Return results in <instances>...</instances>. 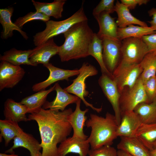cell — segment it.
<instances>
[{
    "mask_svg": "<svg viewBox=\"0 0 156 156\" xmlns=\"http://www.w3.org/2000/svg\"><path fill=\"white\" fill-rule=\"evenodd\" d=\"M28 113L27 107L20 102L8 99L4 104L3 114L5 119L18 122L29 120L26 116Z\"/></svg>",
    "mask_w": 156,
    "mask_h": 156,
    "instance_id": "obj_21",
    "label": "cell"
},
{
    "mask_svg": "<svg viewBox=\"0 0 156 156\" xmlns=\"http://www.w3.org/2000/svg\"><path fill=\"white\" fill-rule=\"evenodd\" d=\"M117 145L118 150L133 156H150V151L136 137H121Z\"/></svg>",
    "mask_w": 156,
    "mask_h": 156,
    "instance_id": "obj_19",
    "label": "cell"
},
{
    "mask_svg": "<svg viewBox=\"0 0 156 156\" xmlns=\"http://www.w3.org/2000/svg\"><path fill=\"white\" fill-rule=\"evenodd\" d=\"M88 156H117V151L110 145H105L95 149L90 150Z\"/></svg>",
    "mask_w": 156,
    "mask_h": 156,
    "instance_id": "obj_36",
    "label": "cell"
},
{
    "mask_svg": "<svg viewBox=\"0 0 156 156\" xmlns=\"http://www.w3.org/2000/svg\"><path fill=\"white\" fill-rule=\"evenodd\" d=\"M55 85L47 90H42L23 99L21 103L27 108L28 113H31L42 108L46 101L48 95L55 90Z\"/></svg>",
    "mask_w": 156,
    "mask_h": 156,
    "instance_id": "obj_26",
    "label": "cell"
},
{
    "mask_svg": "<svg viewBox=\"0 0 156 156\" xmlns=\"http://www.w3.org/2000/svg\"><path fill=\"white\" fill-rule=\"evenodd\" d=\"M59 47L52 38L32 49L29 60L34 66H37L39 64H47L51 57L58 54Z\"/></svg>",
    "mask_w": 156,
    "mask_h": 156,
    "instance_id": "obj_13",
    "label": "cell"
},
{
    "mask_svg": "<svg viewBox=\"0 0 156 156\" xmlns=\"http://www.w3.org/2000/svg\"><path fill=\"white\" fill-rule=\"evenodd\" d=\"M14 144L10 149L6 151L5 153L14 154L13 150L20 147L28 150L31 156L40 152L42 147L40 143L31 134L24 132L23 131L14 139Z\"/></svg>",
    "mask_w": 156,
    "mask_h": 156,
    "instance_id": "obj_22",
    "label": "cell"
},
{
    "mask_svg": "<svg viewBox=\"0 0 156 156\" xmlns=\"http://www.w3.org/2000/svg\"><path fill=\"white\" fill-rule=\"evenodd\" d=\"M87 127L91 131L87 139L92 149H95L105 145L111 146L118 137V127L114 115L107 112L105 117L91 114L90 118L86 122Z\"/></svg>",
    "mask_w": 156,
    "mask_h": 156,
    "instance_id": "obj_3",
    "label": "cell"
},
{
    "mask_svg": "<svg viewBox=\"0 0 156 156\" xmlns=\"http://www.w3.org/2000/svg\"><path fill=\"white\" fill-rule=\"evenodd\" d=\"M65 0H55L51 3L40 2L34 0L31 2L36 11L41 12L47 16L58 19L62 17Z\"/></svg>",
    "mask_w": 156,
    "mask_h": 156,
    "instance_id": "obj_24",
    "label": "cell"
},
{
    "mask_svg": "<svg viewBox=\"0 0 156 156\" xmlns=\"http://www.w3.org/2000/svg\"><path fill=\"white\" fill-rule=\"evenodd\" d=\"M81 99L79 98L76 103V108L74 112L70 115L69 121L73 129V138L86 140L88 136L83 133V127L85 125L87 117L85 116L86 114L89 110L86 109L82 110L80 109Z\"/></svg>",
    "mask_w": 156,
    "mask_h": 156,
    "instance_id": "obj_17",
    "label": "cell"
},
{
    "mask_svg": "<svg viewBox=\"0 0 156 156\" xmlns=\"http://www.w3.org/2000/svg\"><path fill=\"white\" fill-rule=\"evenodd\" d=\"M149 16L152 17V20L148 22L150 24V27L155 31H156V8H153L148 11Z\"/></svg>",
    "mask_w": 156,
    "mask_h": 156,
    "instance_id": "obj_39",
    "label": "cell"
},
{
    "mask_svg": "<svg viewBox=\"0 0 156 156\" xmlns=\"http://www.w3.org/2000/svg\"><path fill=\"white\" fill-rule=\"evenodd\" d=\"M143 71L140 77L143 82L156 75V53L149 52L139 64Z\"/></svg>",
    "mask_w": 156,
    "mask_h": 156,
    "instance_id": "obj_32",
    "label": "cell"
},
{
    "mask_svg": "<svg viewBox=\"0 0 156 156\" xmlns=\"http://www.w3.org/2000/svg\"><path fill=\"white\" fill-rule=\"evenodd\" d=\"M142 71L140 64L128 63L120 61L112 74V78L119 93L126 87L133 86Z\"/></svg>",
    "mask_w": 156,
    "mask_h": 156,
    "instance_id": "obj_6",
    "label": "cell"
},
{
    "mask_svg": "<svg viewBox=\"0 0 156 156\" xmlns=\"http://www.w3.org/2000/svg\"><path fill=\"white\" fill-rule=\"evenodd\" d=\"M120 94L119 106L121 113L133 110L141 103H148L143 82L140 77L133 86L125 87Z\"/></svg>",
    "mask_w": 156,
    "mask_h": 156,
    "instance_id": "obj_7",
    "label": "cell"
},
{
    "mask_svg": "<svg viewBox=\"0 0 156 156\" xmlns=\"http://www.w3.org/2000/svg\"><path fill=\"white\" fill-rule=\"evenodd\" d=\"M79 73L77 77L73 80V83L64 89L68 93L74 94L80 99L87 107H90L98 113L101 112L102 108H97L89 103L85 99L84 97L89 94L88 91L86 90L85 81L88 77L96 75L98 71L96 68L91 64L83 63L79 69Z\"/></svg>",
    "mask_w": 156,
    "mask_h": 156,
    "instance_id": "obj_5",
    "label": "cell"
},
{
    "mask_svg": "<svg viewBox=\"0 0 156 156\" xmlns=\"http://www.w3.org/2000/svg\"><path fill=\"white\" fill-rule=\"evenodd\" d=\"M153 149H156V140L153 144Z\"/></svg>",
    "mask_w": 156,
    "mask_h": 156,
    "instance_id": "obj_44",
    "label": "cell"
},
{
    "mask_svg": "<svg viewBox=\"0 0 156 156\" xmlns=\"http://www.w3.org/2000/svg\"><path fill=\"white\" fill-rule=\"evenodd\" d=\"M129 10L127 6L117 1L115 5V12L117 14L118 18L116 22L118 27L123 28L134 24L142 26H148L146 22L134 16Z\"/></svg>",
    "mask_w": 156,
    "mask_h": 156,
    "instance_id": "obj_23",
    "label": "cell"
},
{
    "mask_svg": "<svg viewBox=\"0 0 156 156\" xmlns=\"http://www.w3.org/2000/svg\"><path fill=\"white\" fill-rule=\"evenodd\" d=\"M94 33L87 21L78 23L64 34V42L59 46L58 55L62 62L89 55V46Z\"/></svg>",
    "mask_w": 156,
    "mask_h": 156,
    "instance_id": "obj_2",
    "label": "cell"
},
{
    "mask_svg": "<svg viewBox=\"0 0 156 156\" xmlns=\"http://www.w3.org/2000/svg\"><path fill=\"white\" fill-rule=\"evenodd\" d=\"M149 0H120V2L126 5L129 10L135 9L138 5H140L147 4Z\"/></svg>",
    "mask_w": 156,
    "mask_h": 156,
    "instance_id": "obj_38",
    "label": "cell"
},
{
    "mask_svg": "<svg viewBox=\"0 0 156 156\" xmlns=\"http://www.w3.org/2000/svg\"><path fill=\"white\" fill-rule=\"evenodd\" d=\"M121 61L130 64H139L149 52L142 38L130 37L122 40Z\"/></svg>",
    "mask_w": 156,
    "mask_h": 156,
    "instance_id": "obj_8",
    "label": "cell"
},
{
    "mask_svg": "<svg viewBox=\"0 0 156 156\" xmlns=\"http://www.w3.org/2000/svg\"><path fill=\"white\" fill-rule=\"evenodd\" d=\"M43 66L49 70V76L45 80L33 86L32 89L34 92H37L45 90L47 87L58 81L64 80L68 81L69 77L78 75L79 73V69H63L56 67L50 63Z\"/></svg>",
    "mask_w": 156,
    "mask_h": 156,
    "instance_id": "obj_12",
    "label": "cell"
},
{
    "mask_svg": "<svg viewBox=\"0 0 156 156\" xmlns=\"http://www.w3.org/2000/svg\"><path fill=\"white\" fill-rule=\"evenodd\" d=\"M114 0H101L94 9L92 14L94 16L100 13L106 12L110 14L115 12Z\"/></svg>",
    "mask_w": 156,
    "mask_h": 156,
    "instance_id": "obj_34",
    "label": "cell"
},
{
    "mask_svg": "<svg viewBox=\"0 0 156 156\" xmlns=\"http://www.w3.org/2000/svg\"><path fill=\"white\" fill-rule=\"evenodd\" d=\"M102 40L104 63L107 70L112 74L121 60L122 40L107 37Z\"/></svg>",
    "mask_w": 156,
    "mask_h": 156,
    "instance_id": "obj_9",
    "label": "cell"
},
{
    "mask_svg": "<svg viewBox=\"0 0 156 156\" xmlns=\"http://www.w3.org/2000/svg\"><path fill=\"white\" fill-rule=\"evenodd\" d=\"M14 11L12 7L0 9V23L3 28L1 37L4 39L11 37L13 35V31L15 30L19 32L23 38L27 40L28 37L26 33L12 21L11 18Z\"/></svg>",
    "mask_w": 156,
    "mask_h": 156,
    "instance_id": "obj_20",
    "label": "cell"
},
{
    "mask_svg": "<svg viewBox=\"0 0 156 156\" xmlns=\"http://www.w3.org/2000/svg\"><path fill=\"white\" fill-rule=\"evenodd\" d=\"M117 156H133L129 153L121 150L117 151Z\"/></svg>",
    "mask_w": 156,
    "mask_h": 156,
    "instance_id": "obj_40",
    "label": "cell"
},
{
    "mask_svg": "<svg viewBox=\"0 0 156 156\" xmlns=\"http://www.w3.org/2000/svg\"><path fill=\"white\" fill-rule=\"evenodd\" d=\"M156 33L150 27L135 26L131 25L123 28H118L117 37L122 40L127 38H141L144 36Z\"/></svg>",
    "mask_w": 156,
    "mask_h": 156,
    "instance_id": "obj_28",
    "label": "cell"
},
{
    "mask_svg": "<svg viewBox=\"0 0 156 156\" xmlns=\"http://www.w3.org/2000/svg\"><path fill=\"white\" fill-rule=\"evenodd\" d=\"M133 111L138 115L142 123H156V100L150 103H141L135 107Z\"/></svg>",
    "mask_w": 156,
    "mask_h": 156,
    "instance_id": "obj_29",
    "label": "cell"
},
{
    "mask_svg": "<svg viewBox=\"0 0 156 156\" xmlns=\"http://www.w3.org/2000/svg\"><path fill=\"white\" fill-rule=\"evenodd\" d=\"M88 53L89 55L93 57L98 63L102 73L105 74L112 77V74L106 68L103 61L102 40L98 37L96 33H94L89 48Z\"/></svg>",
    "mask_w": 156,
    "mask_h": 156,
    "instance_id": "obj_30",
    "label": "cell"
},
{
    "mask_svg": "<svg viewBox=\"0 0 156 156\" xmlns=\"http://www.w3.org/2000/svg\"><path fill=\"white\" fill-rule=\"evenodd\" d=\"M33 156H42V153L39 152L35 154Z\"/></svg>",
    "mask_w": 156,
    "mask_h": 156,
    "instance_id": "obj_43",
    "label": "cell"
},
{
    "mask_svg": "<svg viewBox=\"0 0 156 156\" xmlns=\"http://www.w3.org/2000/svg\"><path fill=\"white\" fill-rule=\"evenodd\" d=\"M0 156H18L17 155L15 154H11V155H7L5 153H0Z\"/></svg>",
    "mask_w": 156,
    "mask_h": 156,
    "instance_id": "obj_42",
    "label": "cell"
},
{
    "mask_svg": "<svg viewBox=\"0 0 156 156\" xmlns=\"http://www.w3.org/2000/svg\"><path fill=\"white\" fill-rule=\"evenodd\" d=\"M50 19V17L41 12L36 11L29 12L23 16L19 17L16 20L14 23L22 29L25 23L32 21L39 20L46 23Z\"/></svg>",
    "mask_w": 156,
    "mask_h": 156,
    "instance_id": "obj_33",
    "label": "cell"
},
{
    "mask_svg": "<svg viewBox=\"0 0 156 156\" xmlns=\"http://www.w3.org/2000/svg\"><path fill=\"white\" fill-rule=\"evenodd\" d=\"M32 51V49L22 50L13 48L5 51L0 56V60L8 62L17 66L23 64L34 66L29 59Z\"/></svg>",
    "mask_w": 156,
    "mask_h": 156,
    "instance_id": "obj_25",
    "label": "cell"
},
{
    "mask_svg": "<svg viewBox=\"0 0 156 156\" xmlns=\"http://www.w3.org/2000/svg\"><path fill=\"white\" fill-rule=\"evenodd\" d=\"M55 86V90L56 92L55 98L51 102L46 101L42 106L43 108L63 111L68 105L76 103L79 98L78 96L69 94L62 89L57 83H56Z\"/></svg>",
    "mask_w": 156,
    "mask_h": 156,
    "instance_id": "obj_16",
    "label": "cell"
},
{
    "mask_svg": "<svg viewBox=\"0 0 156 156\" xmlns=\"http://www.w3.org/2000/svg\"><path fill=\"white\" fill-rule=\"evenodd\" d=\"M90 144L86 140L70 137L60 143L58 148V156H66L70 153L78 154L79 156H87Z\"/></svg>",
    "mask_w": 156,
    "mask_h": 156,
    "instance_id": "obj_15",
    "label": "cell"
},
{
    "mask_svg": "<svg viewBox=\"0 0 156 156\" xmlns=\"http://www.w3.org/2000/svg\"><path fill=\"white\" fill-rule=\"evenodd\" d=\"M142 38L146 44L149 52L156 53V33L144 36Z\"/></svg>",
    "mask_w": 156,
    "mask_h": 156,
    "instance_id": "obj_37",
    "label": "cell"
},
{
    "mask_svg": "<svg viewBox=\"0 0 156 156\" xmlns=\"http://www.w3.org/2000/svg\"><path fill=\"white\" fill-rule=\"evenodd\" d=\"M135 136L137 137L150 151L156 140V123L146 124L142 123Z\"/></svg>",
    "mask_w": 156,
    "mask_h": 156,
    "instance_id": "obj_27",
    "label": "cell"
},
{
    "mask_svg": "<svg viewBox=\"0 0 156 156\" xmlns=\"http://www.w3.org/2000/svg\"><path fill=\"white\" fill-rule=\"evenodd\" d=\"M98 83L112 106L119 126L121 120V113L119 106L120 94L117 86L112 77L104 73H102L98 80Z\"/></svg>",
    "mask_w": 156,
    "mask_h": 156,
    "instance_id": "obj_10",
    "label": "cell"
},
{
    "mask_svg": "<svg viewBox=\"0 0 156 156\" xmlns=\"http://www.w3.org/2000/svg\"><path fill=\"white\" fill-rule=\"evenodd\" d=\"M142 122L133 110L121 113V118L117 131V137L135 136Z\"/></svg>",
    "mask_w": 156,
    "mask_h": 156,
    "instance_id": "obj_14",
    "label": "cell"
},
{
    "mask_svg": "<svg viewBox=\"0 0 156 156\" xmlns=\"http://www.w3.org/2000/svg\"><path fill=\"white\" fill-rule=\"evenodd\" d=\"M18 123L11 120H0V137L4 139L5 146L23 131Z\"/></svg>",
    "mask_w": 156,
    "mask_h": 156,
    "instance_id": "obj_31",
    "label": "cell"
},
{
    "mask_svg": "<svg viewBox=\"0 0 156 156\" xmlns=\"http://www.w3.org/2000/svg\"><path fill=\"white\" fill-rule=\"evenodd\" d=\"M72 112L71 108L60 111L42 107L29 115V120H35L38 126L42 156H58L57 144L66 140L72 131L69 118Z\"/></svg>",
    "mask_w": 156,
    "mask_h": 156,
    "instance_id": "obj_1",
    "label": "cell"
},
{
    "mask_svg": "<svg viewBox=\"0 0 156 156\" xmlns=\"http://www.w3.org/2000/svg\"><path fill=\"white\" fill-rule=\"evenodd\" d=\"M143 83L148 103L156 100V75Z\"/></svg>",
    "mask_w": 156,
    "mask_h": 156,
    "instance_id": "obj_35",
    "label": "cell"
},
{
    "mask_svg": "<svg viewBox=\"0 0 156 156\" xmlns=\"http://www.w3.org/2000/svg\"><path fill=\"white\" fill-rule=\"evenodd\" d=\"M83 3L78 11L67 19L60 21L50 20L46 22L45 29L33 36L34 45L38 46L54 37L64 34L75 24L88 20L84 10Z\"/></svg>",
    "mask_w": 156,
    "mask_h": 156,
    "instance_id": "obj_4",
    "label": "cell"
},
{
    "mask_svg": "<svg viewBox=\"0 0 156 156\" xmlns=\"http://www.w3.org/2000/svg\"><path fill=\"white\" fill-rule=\"evenodd\" d=\"M0 63V91L5 88H12L22 79L25 73L20 66L14 65L6 61Z\"/></svg>",
    "mask_w": 156,
    "mask_h": 156,
    "instance_id": "obj_11",
    "label": "cell"
},
{
    "mask_svg": "<svg viewBox=\"0 0 156 156\" xmlns=\"http://www.w3.org/2000/svg\"><path fill=\"white\" fill-rule=\"evenodd\" d=\"M150 156H156V149H153L150 151Z\"/></svg>",
    "mask_w": 156,
    "mask_h": 156,
    "instance_id": "obj_41",
    "label": "cell"
},
{
    "mask_svg": "<svg viewBox=\"0 0 156 156\" xmlns=\"http://www.w3.org/2000/svg\"><path fill=\"white\" fill-rule=\"evenodd\" d=\"M110 14L103 12L94 16L99 26V30L96 34L101 39L105 37L118 39V27L115 21L116 18L112 17Z\"/></svg>",
    "mask_w": 156,
    "mask_h": 156,
    "instance_id": "obj_18",
    "label": "cell"
}]
</instances>
